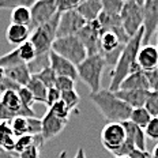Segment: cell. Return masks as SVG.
<instances>
[{"mask_svg": "<svg viewBox=\"0 0 158 158\" xmlns=\"http://www.w3.org/2000/svg\"><path fill=\"white\" fill-rule=\"evenodd\" d=\"M143 34H144V29L142 27L123 47L120 57H118L116 65H114L113 70L110 72V83H109L108 90L112 91V93L118 91L120 85L130 75V71L134 67V64H136L138 52H139V49L143 45Z\"/></svg>", "mask_w": 158, "mask_h": 158, "instance_id": "cell-1", "label": "cell"}, {"mask_svg": "<svg viewBox=\"0 0 158 158\" xmlns=\"http://www.w3.org/2000/svg\"><path fill=\"white\" fill-rule=\"evenodd\" d=\"M89 98L109 123H126L130 120L132 108L108 89L100 90L98 93H90Z\"/></svg>", "mask_w": 158, "mask_h": 158, "instance_id": "cell-2", "label": "cell"}, {"mask_svg": "<svg viewBox=\"0 0 158 158\" xmlns=\"http://www.w3.org/2000/svg\"><path fill=\"white\" fill-rule=\"evenodd\" d=\"M105 67H106V61L101 53L87 56L81 64L77 65L78 78L85 85H87L91 93H98L101 90V79Z\"/></svg>", "mask_w": 158, "mask_h": 158, "instance_id": "cell-3", "label": "cell"}, {"mask_svg": "<svg viewBox=\"0 0 158 158\" xmlns=\"http://www.w3.org/2000/svg\"><path fill=\"white\" fill-rule=\"evenodd\" d=\"M59 19H60V12H57L49 22L38 26L37 29L31 31L29 41L33 44L35 52H37V56H44L51 52L52 45L57 38Z\"/></svg>", "mask_w": 158, "mask_h": 158, "instance_id": "cell-4", "label": "cell"}, {"mask_svg": "<svg viewBox=\"0 0 158 158\" xmlns=\"http://www.w3.org/2000/svg\"><path fill=\"white\" fill-rule=\"evenodd\" d=\"M52 52L57 53L61 57L67 59L74 65H79L87 57V51L78 35H68V37L56 38L52 45Z\"/></svg>", "mask_w": 158, "mask_h": 158, "instance_id": "cell-5", "label": "cell"}, {"mask_svg": "<svg viewBox=\"0 0 158 158\" xmlns=\"http://www.w3.org/2000/svg\"><path fill=\"white\" fill-rule=\"evenodd\" d=\"M143 6L144 2L142 0H127L121 8L120 18L123 27L127 35L132 38L139 29L143 27Z\"/></svg>", "mask_w": 158, "mask_h": 158, "instance_id": "cell-6", "label": "cell"}, {"mask_svg": "<svg viewBox=\"0 0 158 158\" xmlns=\"http://www.w3.org/2000/svg\"><path fill=\"white\" fill-rule=\"evenodd\" d=\"M127 131L123 123H108L101 131V143L109 153L114 154L126 143Z\"/></svg>", "mask_w": 158, "mask_h": 158, "instance_id": "cell-7", "label": "cell"}, {"mask_svg": "<svg viewBox=\"0 0 158 158\" xmlns=\"http://www.w3.org/2000/svg\"><path fill=\"white\" fill-rule=\"evenodd\" d=\"M57 12H59L57 0H38V2H34L30 7V14H31L30 30L33 31L38 26L49 22Z\"/></svg>", "mask_w": 158, "mask_h": 158, "instance_id": "cell-8", "label": "cell"}, {"mask_svg": "<svg viewBox=\"0 0 158 158\" xmlns=\"http://www.w3.org/2000/svg\"><path fill=\"white\" fill-rule=\"evenodd\" d=\"M102 27L98 23V21L89 22V23L78 33V38L82 41V44L85 45L87 51V56H93L98 55L101 52L100 48V41H101V35H102Z\"/></svg>", "mask_w": 158, "mask_h": 158, "instance_id": "cell-9", "label": "cell"}, {"mask_svg": "<svg viewBox=\"0 0 158 158\" xmlns=\"http://www.w3.org/2000/svg\"><path fill=\"white\" fill-rule=\"evenodd\" d=\"M86 25L87 22L82 18V15L77 10L63 12V14H60V19H59L57 38L68 37V35H77Z\"/></svg>", "mask_w": 158, "mask_h": 158, "instance_id": "cell-10", "label": "cell"}, {"mask_svg": "<svg viewBox=\"0 0 158 158\" xmlns=\"http://www.w3.org/2000/svg\"><path fill=\"white\" fill-rule=\"evenodd\" d=\"M143 29V45H149V41L158 29V0H144Z\"/></svg>", "mask_w": 158, "mask_h": 158, "instance_id": "cell-11", "label": "cell"}, {"mask_svg": "<svg viewBox=\"0 0 158 158\" xmlns=\"http://www.w3.org/2000/svg\"><path fill=\"white\" fill-rule=\"evenodd\" d=\"M11 128L16 138L23 136V135L38 136L41 135V118L18 116L11 121Z\"/></svg>", "mask_w": 158, "mask_h": 158, "instance_id": "cell-12", "label": "cell"}, {"mask_svg": "<svg viewBox=\"0 0 158 158\" xmlns=\"http://www.w3.org/2000/svg\"><path fill=\"white\" fill-rule=\"evenodd\" d=\"M49 67L55 71V74L57 77H67L71 78L72 81L78 79V70L77 65H74L71 61H68L67 59L61 57L55 52H49Z\"/></svg>", "mask_w": 158, "mask_h": 158, "instance_id": "cell-13", "label": "cell"}, {"mask_svg": "<svg viewBox=\"0 0 158 158\" xmlns=\"http://www.w3.org/2000/svg\"><path fill=\"white\" fill-rule=\"evenodd\" d=\"M65 126H67V121H63V120H60V118H57L48 109L47 113L44 114V117L41 118V136H42V139H44V142L57 136V135L64 130Z\"/></svg>", "mask_w": 158, "mask_h": 158, "instance_id": "cell-14", "label": "cell"}, {"mask_svg": "<svg viewBox=\"0 0 158 158\" xmlns=\"http://www.w3.org/2000/svg\"><path fill=\"white\" fill-rule=\"evenodd\" d=\"M136 63L142 71L149 72L158 70V51L154 45H142L136 56Z\"/></svg>", "mask_w": 158, "mask_h": 158, "instance_id": "cell-15", "label": "cell"}, {"mask_svg": "<svg viewBox=\"0 0 158 158\" xmlns=\"http://www.w3.org/2000/svg\"><path fill=\"white\" fill-rule=\"evenodd\" d=\"M149 91L150 90H118L114 94L127 105H130L132 109H135V108H144Z\"/></svg>", "mask_w": 158, "mask_h": 158, "instance_id": "cell-16", "label": "cell"}, {"mask_svg": "<svg viewBox=\"0 0 158 158\" xmlns=\"http://www.w3.org/2000/svg\"><path fill=\"white\" fill-rule=\"evenodd\" d=\"M30 34H31L30 27L11 23L8 26L7 31H6V38H7V41L11 45H14L15 48H18L30 40Z\"/></svg>", "mask_w": 158, "mask_h": 158, "instance_id": "cell-17", "label": "cell"}, {"mask_svg": "<svg viewBox=\"0 0 158 158\" xmlns=\"http://www.w3.org/2000/svg\"><path fill=\"white\" fill-rule=\"evenodd\" d=\"M118 90H150V83L144 71L130 74L120 85Z\"/></svg>", "mask_w": 158, "mask_h": 158, "instance_id": "cell-18", "label": "cell"}, {"mask_svg": "<svg viewBox=\"0 0 158 158\" xmlns=\"http://www.w3.org/2000/svg\"><path fill=\"white\" fill-rule=\"evenodd\" d=\"M77 11L82 15V18L87 22L97 21L102 11V2L101 0H86V2H81L78 6Z\"/></svg>", "mask_w": 158, "mask_h": 158, "instance_id": "cell-19", "label": "cell"}, {"mask_svg": "<svg viewBox=\"0 0 158 158\" xmlns=\"http://www.w3.org/2000/svg\"><path fill=\"white\" fill-rule=\"evenodd\" d=\"M4 72H6V77L10 78L12 82H15L16 85H19L21 87L27 86V83L30 82L31 75H33L29 64H21L12 68H7V70H4Z\"/></svg>", "mask_w": 158, "mask_h": 158, "instance_id": "cell-20", "label": "cell"}, {"mask_svg": "<svg viewBox=\"0 0 158 158\" xmlns=\"http://www.w3.org/2000/svg\"><path fill=\"white\" fill-rule=\"evenodd\" d=\"M123 126L127 131V138L135 144V147L140 151H146V134H144V130L135 126L130 120L123 123Z\"/></svg>", "mask_w": 158, "mask_h": 158, "instance_id": "cell-21", "label": "cell"}, {"mask_svg": "<svg viewBox=\"0 0 158 158\" xmlns=\"http://www.w3.org/2000/svg\"><path fill=\"white\" fill-rule=\"evenodd\" d=\"M16 143V136L11 128V123L8 121H0V147L7 153L14 154Z\"/></svg>", "mask_w": 158, "mask_h": 158, "instance_id": "cell-22", "label": "cell"}, {"mask_svg": "<svg viewBox=\"0 0 158 158\" xmlns=\"http://www.w3.org/2000/svg\"><path fill=\"white\" fill-rule=\"evenodd\" d=\"M124 47V44H121L120 38L117 37L114 33L112 31H104L101 35V41H100V48H101V55H108V53H113V52L118 51Z\"/></svg>", "mask_w": 158, "mask_h": 158, "instance_id": "cell-23", "label": "cell"}, {"mask_svg": "<svg viewBox=\"0 0 158 158\" xmlns=\"http://www.w3.org/2000/svg\"><path fill=\"white\" fill-rule=\"evenodd\" d=\"M30 90V93L34 97L35 102H41V104H47V95H48V89L45 87V85L41 81H38V78L34 74L31 75L30 82L26 86Z\"/></svg>", "mask_w": 158, "mask_h": 158, "instance_id": "cell-24", "label": "cell"}, {"mask_svg": "<svg viewBox=\"0 0 158 158\" xmlns=\"http://www.w3.org/2000/svg\"><path fill=\"white\" fill-rule=\"evenodd\" d=\"M42 143H44V139H42L41 135L38 136H33V135H23V136H19L16 138V143H15V150H14V154H21L23 153L26 149L31 146H38L41 147Z\"/></svg>", "mask_w": 158, "mask_h": 158, "instance_id": "cell-25", "label": "cell"}, {"mask_svg": "<svg viewBox=\"0 0 158 158\" xmlns=\"http://www.w3.org/2000/svg\"><path fill=\"white\" fill-rule=\"evenodd\" d=\"M11 23L30 27L31 26L30 7H27V6H21V7L11 10Z\"/></svg>", "mask_w": 158, "mask_h": 158, "instance_id": "cell-26", "label": "cell"}, {"mask_svg": "<svg viewBox=\"0 0 158 158\" xmlns=\"http://www.w3.org/2000/svg\"><path fill=\"white\" fill-rule=\"evenodd\" d=\"M21 64H26V63L23 61V59H22L21 52H19L18 48L12 49L8 53H4L0 56V68H3V70L16 67V65H21Z\"/></svg>", "mask_w": 158, "mask_h": 158, "instance_id": "cell-27", "label": "cell"}, {"mask_svg": "<svg viewBox=\"0 0 158 158\" xmlns=\"http://www.w3.org/2000/svg\"><path fill=\"white\" fill-rule=\"evenodd\" d=\"M151 118L153 117L150 116V113L144 109V108H135V109H132V112H131L130 121L134 123L135 126H138L139 128L144 130V128L147 127V124L150 123Z\"/></svg>", "mask_w": 158, "mask_h": 158, "instance_id": "cell-28", "label": "cell"}, {"mask_svg": "<svg viewBox=\"0 0 158 158\" xmlns=\"http://www.w3.org/2000/svg\"><path fill=\"white\" fill-rule=\"evenodd\" d=\"M35 77L38 78V81H41L42 83L45 85V87L47 89H52V87H55V85H56V79H57V75L55 74V71L52 70L51 67H45V68H42L41 71H38V72H35Z\"/></svg>", "mask_w": 158, "mask_h": 158, "instance_id": "cell-29", "label": "cell"}, {"mask_svg": "<svg viewBox=\"0 0 158 158\" xmlns=\"http://www.w3.org/2000/svg\"><path fill=\"white\" fill-rule=\"evenodd\" d=\"M48 109L51 110L52 113H53L57 118H60V120L67 121V123H68V118H70L71 110L68 109V106H67V105H65L61 100L59 101V102H56L55 105H52L51 108H48Z\"/></svg>", "mask_w": 158, "mask_h": 158, "instance_id": "cell-30", "label": "cell"}, {"mask_svg": "<svg viewBox=\"0 0 158 158\" xmlns=\"http://www.w3.org/2000/svg\"><path fill=\"white\" fill-rule=\"evenodd\" d=\"M144 109L149 112L151 117H158V91H149L146 104H144Z\"/></svg>", "mask_w": 158, "mask_h": 158, "instance_id": "cell-31", "label": "cell"}, {"mask_svg": "<svg viewBox=\"0 0 158 158\" xmlns=\"http://www.w3.org/2000/svg\"><path fill=\"white\" fill-rule=\"evenodd\" d=\"M61 101L67 105L68 109L72 110L79 105L81 102V97L77 93V90H71V91H65V93H61Z\"/></svg>", "mask_w": 158, "mask_h": 158, "instance_id": "cell-32", "label": "cell"}, {"mask_svg": "<svg viewBox=\"0 0 158 158\" xmlns=\"http://www.w3.org/2000/svg\"><path fill=\"white\" fill-rule=\"evenodd\" d=\"M18 95H19V100H21V104L25 109H31L33 105L35 104V100L33 97V94L30 93L27 87H21V90L18 91Z\"/></svg>", "mask_w": 158, "mask_h": 158, "instance_id": "cell-33", "label": "cell"}, {"mask_svg": "<svg viewBox=\"0 0 158 158\" xmlns=\"http://www.w3.org/2000/svg\"><path fill=\"white\" fill-rule=\"evenodd\" d=\"M123 6L124 2L121 0H104L102 2V10L113 15H120Z\"/></svg>", "mask_w": 158, "mask_h": 158, "instance_id": "cell-34", "label": "cell"}, {"mask_svg": "<svg viewBox=\"0 0 158 158\" xmlns=\"http://www.w3.org/2000/svg\"><path fill=\"white\" fill-rule=\"evenodd\" d=\"M55 87L57 89L60 93L75 90V81H72L71 78H67V77H57Z\"/></svg>", "mask_w": 158, "mask_h": 158, "instance_id": "cell-35", "label": "cell"}, {"mask_svg": "<svg viewBox=\"0 0 158 158\" xmlns=\"http://www.w3.org/2000/svg\"><path fill=\"white\" fill-rule=\"evenodd\" d=\"M79 4H81V0H57V11L60 14L72 11V10H77Z\"/></svg>", "mask_w": 158, "mask_h": 158, "instance_id": "cell-36", "label": "cell"}, {"mask_svg": "<svg viewBox=\"0 0 158 158\" xmlns=\"http://www.w3.org/2000/svg\"><path fill=\"white\" fill-rule=\"evenodd\" d=\"M144 134L151 140H157L158 142V117H153L147 127L144 128Z\"/></svg>", "mask_w": 158, "mask_h": 158, "instance_id": "cell-37", "label": "cell"}, {"mask_svg": "<svg viewBox=\"0 0 158 158\" xmlns=\"http://www.w3.org/2000/svg\"><path fill=\"white\" fill-rule=\"evenodd\" d=\"M61 100V93L57 90L56 87H52V89H48V95H47V106L51 108L52 105H55L56 102Z\"/></svg>", "mask_w": 158, "mask_h": 158, "instance_id": "cell-38", "label": "cell"}, {"mask_svg": "<svg viewBox=\"0 0 158 158\" xmlns=\"http://www.w3.org/2000/svg\"><path fill=\"white\" fill-rule=\"evenodd\" d=\"M34 2H22V0H16V2H8V0H0V8H10L14 10L16 7H21V6H27L31 7Z\"/></svg>", "mask_w": 158, "mask_h": 158, "instance_id": "cell-39", "label": "cell"}, {"mask_svg": "<svg viewBox=\"0 0 158 158\" xmlns=\"http://www.w3.org/2000/svg\"><path fill=\"white\" fill-rule=\"evenodd\" d=\"M15 117H18V116H16L14 112H11L4 104L0 102V121H8V123H11Z\"/></svg>", "mask_w": 158, "mask_h": 158, "instance_id": "cell-40", "label": "cell"}, {"mask_svg": "<svg viewBox=\"0 0 158 158\" xmlns=\"http://www.w3.org/2000/svg\"><path fill=\"white\" fill-rule=\"evenodd\" d=\"M146 75H147V79H149V83H150V90L158 91V70L149 71V72H146Z\"/></svg>", "mask_w": 158, "mask_h": 158, "instance_id": "cell-41", "label": "cell"}, {"mask_svg": "<svg viewBox=\"0 0 158 158\" xmlns=\"http://www.w3.org/2000/svg\"><path fill=\"white\" fill-rule=\"evenodd\" d=\"M18 158H40V147L38 146H31L26 149L23 153H21Z\"/></svg>", "mask_w": 158, "mask_h": 158, "instance_id": "cell-42", "label": "cell"}, {"mask_svg": "<svg viewBox=\"0 0 158 158\" xmlns=\"http://www.w3.org/2000/svg\"><path fill=\"white\" fill-rule=\"evenodd\" d=\"M130 158H150V154L147 151H140L136 149L130 154Z\"/></svg>", "mask_w": 158, "mask_h": 158, "instance_id": "cell-43", "label": "cell"}, {"mask_svg": "<svg viewBox=\"0 0 158 158\" xmlns=\"http://www.w3.org/2000/svg\"><path fill=\"white\" fill-rule=\"evenodd\" d=\"M0 158H18L15 154H11V153H7L6 150H3L0 147Z\"/></svg>", "mask_w": 158, "mask_h": 158, "instance_id": "cell-44", "label": "cell"}, {"mask_svg": "<svg viewBox=\"0 0 158 158\" xmlns=\"http://www.w3.org/2000/svg\"><path fill=\"white\" fill-rule=\"evenodd\" d=\"M74 158H86V154H85L83 147H79V149L77 150V153H75Z\"/></svg>", "mask_w": 158, "mask_h": 158, "instance_id": "cell-45", "label": "cell"}, {"mask_svg": "<svg viewBox=\"0 0 158 158\" xmlns=\"http://www.w3.org/2000/svg\"><path fill=\"white\" fill-rule=\"evenodd\" d=\"M150 158H158V143L154 146V149H153V151H151V154H150Z\"/></svg>", "mask_w": 158, "mask_h": 158, "instance_id": "cell-46", "label": "cell"}, {"mask_svg": "<svg viewBox=\"0 0 158 158\" xmlns=\"http://www.w3.org/2000/svg\"><path fill=\"white\" fill-rule=\"evenodd\" d=\"M156 33H157V51H158V29H157Z\"/></svg>", "mask_w": 158, "mask_h": 158, "instance_id": "cell-47", "label": "cell"}, {"mask_svg": "<svg viewBox=\"0 0 158 158\" xmlns=\"http://www.w3.org/2000/svg\"><path fill=\"white\" fill-rule=\"evenodd\" d=\"M114 158H130V157H114Z\"/></svg>", "mask_w": 158, "mask_h": 158, "instance_id": "cell-48", "label": "cell"}]
</instances>
